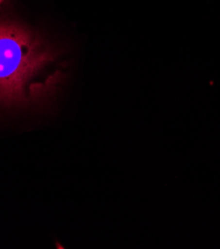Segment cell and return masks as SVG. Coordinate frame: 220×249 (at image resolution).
I'll use <instances>...</instances> for the list:
<instances>
[{
    "instance_id": "obj_1",
    "label": "cell",
    "mask_w": 220,
    "mask_h": 249,
    "mask_svg": "<svg viewBox=\"0 0 220 249\" xmlns=\"http://www.w3.org/2000/svg\"><path fill=\"white\" fill-rule=\"evenodd\" d=\"M66 73L62 57L40 36L14 20L0 18V106L45 103Z\"/></svg>"
},
{
    "instance_id": "obj_2",
    "label": "cell",
    "mask_w": 220,
    "mask_h": 249,
    "mask_svg": "<svg viewBox=\"0 0 220 249\" xmlns=\"http://www.w3.org/2000/svg\"><path fill=\"white\" fill-rule=\"evenodd\" d=\"M5 1V0H0V4H1V3H3Z\"/></svg>"
}]
</instances>
